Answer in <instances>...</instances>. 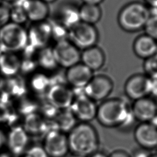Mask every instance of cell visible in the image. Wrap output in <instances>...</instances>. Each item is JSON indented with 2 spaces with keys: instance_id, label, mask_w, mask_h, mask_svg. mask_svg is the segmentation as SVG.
Here are the masks:
<instances>
[{
  "instance_id": "cell-31",
  "label": "cell",
  "mask_w": 157,
  "mask_h": 157,
  "mask_svg": "<svg viewBox=\"0 0 157 157\" xmlns=\"http://www.w3.org/2000/svg\"><path fill=\"white\" fill-rule=\"evenodd\" d=\"M22 157H48L42 145H29Z\"/></svg>"
},
{
  "instance_id": "cell-45",
  "label": "cell",
  "mask_w": 157,
  "mask_h": 157,
  "mask_svg": "<svg viewBox=\"0 0 157 157\" xmlns=\"http://www.w3.org/2000/svg\"><path fill=\"white\" fill-rule=\"evenodd\" d=\"M42 1H44L45 2H46V3H50V2H54V1H55L56 0H42Z\"/></svg>"
},
{
  "instance_id": "cell-19",
  "label": "cell",
  "mask_w": 157,
  "mask_h": 157,
  "mask_svg": "<svg viewBox=\"0 0 157 157\" xmlns=\"http://www.w3.org/2000/svg\"><path fill=\"white\" fill-rule=\"evenodd\" d=\"M22 7L25 10L28 19L33 23L45 21L49 13L47 3L42 0H26Z\"/></svg>"
},
{
  "instance_id": "cell-11",
  "label": "cell",
  "mask_w": 157,
  "mask_h": 157,
  "mask_svg": "<svg viewBox=\"0 0 157 157\" xmlns=\"http://www.w3.org/2000/svg\"><path fill=\"white\" fill-rule=\"evenodd\" d=\"M113 87L112 80L104 75L93 76L83 90V93L93 101H103L111 93Z\"/></svg>"
},
{
  "instance_id": "cell-26",
  "label": "cell",
  "mask_w": 157,
  "mask_h": 157,
  "mask_svg": "<svg viewBox=\"0 0 157 157\" xmlns=\"http://www.w3.org/2000/svg\"><path fill=\"white\" fill-rule=\"evenodd\" d=\"M37 61L38 66L47 71L55 69L58 65L55 59L52 48L48 46L38 50L37 53Z\"/></svg>"
},
{
  "instance_id": "cell-37",
  "label": "cell",
  "mask_w": 157,
  "mask_h": 157,
  "mask_svg": "<svg viewBox=\"0 0 157 157\" xmlns=\"http://www.w3.org/2000/svg\"><path fill=\"white\" fill-rule=\"evenodd\" d=\"M6 144V134L0 127V151L2 150Z\"/></svg>"
},
{
  "instance_id": "cell-4",
  "label": "cell",
  "mask_w": 157,
  "mask_h": 157,
  "mask_svg": "<svg viewBox=\"0 0 157 157\" xmlns=\"http://www.w3.org/2000/svg\"><path fill=\"white\" fill-rule=\"evenodd\" d=\"M28 45V32L23 25L11 21L0 26V52L17 53Z\"/></svg>"
},
{
  "instance_id": "cell-28",
  "label": "cell",
  "mask_w": 157,
  "mask_h": 157,
  "mask_svg": "<svg viewBox=\"0 0 157 157\" xmlns=\"http://www.w3.org/2000/svg\"><path fill=\"white\" fill-rule=\"evenodd\" d=\"M10 20L11 22L23 25L28 20L25 9L22 6H13L10 10Z\"/></svg>"
},
{
  "instance_id": "cell-38",
  "label": "cell",
  "mask_w": 157,
  "mask_h": 157,
  "mask_svg": "<svg viewBox=\"0 0 157 157\" xmlns=\"http://www.w3.org/2000/svg\"><path fill=\"white\" fill-rule=\"evenodd\" d=\"M144 3L149 7H154L157 6V0H144Z\"/></svg>"
},
{
  "instance_id": "cell-21",
  "label": "cell",
  "mask_w": 157,
  "mask_h": 157,
  "mask_svg": "<svg viewBox=\"0 0 157 157\" xmlns=\"http://www.w3.org/2000/svg\"><path fill=\"white\" fill-rule=\"evenodd\" d=\"M80 61L93 72L100 69L104 66L105 55L103 51L95 45L82 50Z\"/></svg>"
},
{
  "instance_id": "cell-30",
  "label": "cell",
  "mask_w": 157,
  "mask_h": 157,
  "mask_svg": "<svg viewBox=\"0 0 157 157\" xmlns=\"http://www.w3.org/2000/svg\"><path fill=\"white\" fill-rule=\"evenodd\" d=\"M15 118L9 103L0 101V125L13 122Z\"/></svg>"
},
{
  "instance_id": "cell-9",
  "label": "cell",
  "mask_w": 157,
  "mask_h": 157,
  "mask_svg": "<svg viewBox=\"0 0 157 157\" xmlns=\"http://www.w3.org/2000/svg\"><path fill=\"white\" fill-rule=\"evenodd\" d=\"M29 146V135L22 125L12 126L6 133V144L9 153L14 157H22Z\"/></svg>"
},
{
  "instance_id": "cell-48",
  "label": "cell",
  "mask_w": 157,
  "mask_h": 157,
  "mask_svg": "<svg viewBox=\"0 0 157 157\" xmlns=\"http://www.w3.org/2000/svg\"><path fill=\"white\" fill-rule=\"evenodd\" d=\"M1 0H0V4H1Z\"/></svg>"
},
{
  "instance_id": "cell-29",
  "label": "cell",
  "mask_w": 157,
  "mask_h": 157,
  "mask_svg": "<svg viewBox=\"0 0 157 157\" xmlns=\"http://www.w3.org/2000/svg\"><path fill=\"white\" fill-rule=\"evenodd\" d=\"M143 66L145 74L151 79L157 78V54L145 59Z\"/></svg>"
},
{
  "instance_id": "cell-32",
  "label": "cell",
  "mask_w": 157,
  "mask_h": 157,
  "mask_svg": "<svg viewBox=\"0 0 157 157\" xmlns=\"http://www.w3.org/2000/svg\"><path fill=\"white\" fill-rule=\"evenodd\" d=\"M144 29L145 34L157 41V17L150 16Z\"/></svg>"
},
{
  "instance_id": "cell-23",
  "label": "cell",
  "mask_w": 157,
  "mask_h": 157,
  "mask_svg": "<svg viewBox=\"0 0 157 157\" xmlns=\"http://www.w3.org/2000/svg\"><path fill=\"white\" fill-rule=\"evenodd\" d=\"M80 21L94 25L99 21L102 12L99 6L85 4L78 9Z\"/></svg>"
},
{
  "instance_id": "cell-8",
  "label": "cell",
  "mask_w": 157,
  "mask_h": 157,
  "mask_svg": "<svg viewBox=\"0 0 157 157\" xmlns=\"http://www.w3.org/2000/svg\"><path fill=\"white\" fill-rule=\"evenodd\" d=\"M45 96L47 102L59 110L69 109L75 98L73 90L63 83H52Z\"/></svg>"
},
{
  "instance_id": "cell-20",
  "label": "cell",
  "mask_w": 157,
  "mask_h": 157,
  "mask_svg": "<svg viewBox=\"0 0 157 157\" xmlns=\"http://www.w3.org/2000/svg\"><path fill=\"white\" fill-rule=\"evenodd\" d=\"M21 70V58L16 53L0 52V75L15 77Z\"/></svg>"
},
{
  "instance_id": "cell-42",
  "label": "cell",
  "mask_w": 157,
  "mask_h": 157,
  "mask_svg": "<svg viewBox=\"0 0 157 157\" xmlns=\"http://www.w3.org/2000/svg\"><path fill=\"white\" fill-rule=\"evenodd\" d=\"M152 126H153L154 127H155L156 128H157V115H155L149 122Z\"/></svg>"
},
{
  "instance_id": "cell-3",
  "label": "cell",
  "mask_w": 157,
  "mask_h": 157,
  "mask_svg": "<svg viewBox=\"0 0 157 157\" xmlns=\"http://www.w3.org/2000/svg\"><path fill=\"white\" fill-rule=\"evenodd\" d=\"M150 16L149 7L145 3L134 1L126 4L120 10L118 23L125 31L137 32L144 28Z\"/></svg>"
},
{
  "instance_id": "cell-18",
  "label": "cell",
  "mask_w": 157,
  "mask_h": 157,
  "mask_svg": "<svg viewBox=\"0 0 157 157\" xmlns=\"http://www.w3.org/2000/svg\"><path fill=\"white\" fill-rule=\"evenodd\" d=\"M132 48L137 57L145 60L156 54L157 41L147 34H143L135 39Z\"/></svg>"
},
{
  "instance_id": "cell-24",
  "label": "cell",
  "mask_w": 157,
  "mask_h": 157,
  "mask_svg": "<svg viewBox=\"0 0 157 157\" xmlns=\"http://www.w3.org/2000/svg\"><path fill=\"white\" fill-rule=\"evenodd\" d=\"M53 121L58 129L66 134L68 133L77 124V119L69 109L59 110Z\"/></svg>"
},
{
  "instance_id": "cell-46",
  "label": "cell",
  "mask_w": 157,
  "mask_h": 157,
  "mask_svg": "<svg viewBox=\"0 0 157 157\" xmlns=\"http://www.w3.org/2000/svg\"><path fill=\"white\" fill-rule=\"evenodd\" d=\"M149 157H157V153H151Z\"/></svg>"
},
{
  "instance_id": "cell-35",
  "label": "cell",
  "mask_w": 157,
  "mask_h": 157,
  "mask_svg": "<svg viewBox=\"0 0 157 157\" xmlns=\"http://www.w3.org/2000/svg\"><path fill=\"white\" fill-rule=\"evenodd\" d=\"M150 96L157 101V78L151 79Z\"/></svg>"
},
{
  "instance_id": "cell-12",
  "label": "cell",
  "mask_w": 157,
  "mask_h": 157,
  "mask_svg": "<svg viewBox=\"0 0 157 157\" xmlns=\"http://www.w3.org/2000/svg\"><path fill=\"white\" fill-rule=\"evenodd\" d=\"M151 79L145 74H136L129 77L124 84L126 96L133 101L150 96Z\"/></svg>"
},
{
  "instance_id": "cell-47",
  "label": "cell",
  "mask_w": 157,
  "mask_h": 157,
  "mask_svg": "<svg viewBox=\"0 0 157 157\" xmlns=\"http://www.w3.org/2000/svg\"><path fill=\"white\" fill-rule=\"evenodd\" d=\"M5 1H7V2H13V3H14L17 0H5Z\"/></svg>"
},
{
  "instance_id": "cell-1",
  "label": "cell",
  "mask_w": 157,
  "mask_h": 157,
  "mask_svg": "<svg viewBox=\"0 0 157 157\" xmlns=\"http://www.w3.org/2000/svg\"><path fill=\"white\" fill-rule=\"evenodd\" d=\"M96 119L104 127L126 129L136 121L129 105L121 98L103 101L98 106Z\"/></svg>"
},
{
  "instance_id": "cell-41",
  "label": "cell",
  "mask_w": 157,
  "mask_h": 157,
  "mask_svg": "<svg viewBox=\"0 0 157 157\" xmlns=\"http://www.w3.org/2000/svg\"><path fill=\"white\" fill-rule=\"evenodd\" d=\"M149 9H150V12L151 16L157 17V6L149 8Z\"/></svg>"
},
{
  "instance_id": "cell-10",
  "label": "cell",
  "mask_w": 157,
  "mask_h": 157,
  "mask_svg": "<svg viewBox=\"0 0 157 157\" xmlns=\"http://www.w3.org/2000/svg\"><path fill=\"white\" fill-rule=\"evenodd\" d=\"M70 110L77 121L82 123H90L96 119L98 105L96 102L83 93L75 94V98L71 104Z\"/></svg>"
},
{
  "instance_id": "cell-17",
  "label": "cell",
  "mask_w": 157,
  "mask_h": 157,
  "mask_svg": "<svg viewBox=\"0 0 157 157\" xmlns=\"http://www.w3.org/2000/svg\"><path fill=\"white\" fill-rule=\"evenodd\" d=\"M23 94V85L15 77L0 79V101L9 103L11 99L19 98Z\"/></svg>"
},
{
  "instance_id": "cell-15",
  "label": "cell",
  "mask_w": 157,
  "mask_h": 157,
  "mask_svg": "<svg viewBox=\"0 0 157 157\" xmlns=\"http://www.w3.org/2000/svg\"><path fill=\"white\" fill-rule=\"evenodd\" d=\"M93 76V71L81 62L67 69L65 74L66 82L75 89L83 90Z\"/></svg>"
},
{
  "instance_id": "cell-22",
  "label": "cell",
  "mask_w": 157,
  "mask_h": 157,
  "mask_svg": "<svg viewBox=\"0 0 157 157\" xmlns=\"http://www.w3.org/2000/svg\"><path fill=\"white\" fill-rule=\"evenodd\" d=\"M23 128L30 134H45L47 131V120L44 119L39 113H34L25 117Z\"/></svg>"
},
{
  "instance_id": "cell-49",
  "label": "cell",
  "mask_w": 157,
  "mask_h": 157,
  "mask_svg": "<svg viewBox=\"0 0 157 157\" xmlns=\"http://www.w3.org/2000/svg\"><path fill=\"white\" fill-rule=\"evenodd\" d=\"M156 54H157V51H156Z\"/></svg>"
},
{
  "instance_id": "cell-51",
  "label": "cell",
  "mask_w": 157,
  "mask_h": 157,
  "mask_svg": "<svg viewBox=\"0 0 157 157\" xmlns=\"http://www.w3.org/2000/svg\"></svg>"
},
{
  "instance_id": "cell-33",
  "label": "cell",
  "mask_w": 157,
  "mask_h": 157,
  "mask_svg": "<svg viewBox=\"0 0 157 157\" xmlns=\"http://www.w3.org/2000/svg\"><path fill=\"white\" fill-rule=\"evenodd\" d=\"M10 10L7 6L0 4V26L9 22Z\"/></svg>"
},
{
  "instance_id": "cell-13",
  "label": "cell",
  "mask_w": 157,
  "mask_h": 157,
  "mask_svg": "<svg viewBox=\"0 0 157 157\" xmlns=\"http://www.w3.org/2000/svg\"><path fill=\"white\" fill-rule=\"evenodd\" d=\"M28 45L40 50L48 47L52 38L50 23L46 21L33 23L27 29Z\"/></svg>"
},
{
  "instance_id": "cell-7",
  "label": "cell",
  "mask_w": 157,
  "mask_h": 157,
  "mask_svg": "<svg viewBox=\"0 0 157 157\" xmlns=\"http://www.w3.org/2000/svg\"><path fill=\"white\" fill-rule=\"evenodd\" d=\"M42 145L48 157H65L69 151L67 135L58 129L47 132Z\"/></svg>"
},
{
  "instance_id": "cell-34",
  "label": "cell",
  "mask_w": 157,
  "mask_h": 157,
  "mask_svg": "<svg viewBox=\"0 0 157 157\" xmlns=\"http://www.w3.org/2000/svg\"><path fill=\"white\" fill-rule=\"evenodd\" d=\"M151 153L150 150L139 147L135 148L130 154V156L131 157H149Z\"/></svg>"
},
{
  "instance_id": "cell-2",
  "label": "cell",
  "mask_w": 157,
  "mask_h": 157,
  "mask_svg": "<svg viewBox=\"0 0 157 157\" xmlns=\"http://www.w3.org/2000/svg\"><path fill=\"white\" fill-rule=\"evenodd\" d=\"M67 135L72 154L88 157L98 150V132L90 123H77Z\"/></svg>"
},
{
  "instance_id": "cell-36",
  "label": "cell",
  "mask_w": 157,
  "mask_h": 157,
  "mask_svg": "<svg viewBox=\"0 0 157 157\" xmlns=\"http://www.w3.org/2000/svg\"><path fill=\"white\" fill-rule=\"evenodd\" d=\"M108 157H131V156L130 154H129L125 150L118 149L110 153L108 155Z\"/></svg>"
},
{
  "instance_id": "cell-6",
  "label": "cell",
  "mask_w": 157,
  "mask_h": 157,
  "mask_svg": "<svg viewBox=\"0 0 157 157\" xmlns=\"http://www.w3.org/2000/svg\"><path fill=\"white\" fill-rule=\"evenodd\" d=\"M52 50L58 66L67 69L80 62V50L68 39L56 42Z\"/></svg>"
},
{
  "instance_id": "cell-16",
  "label": "cell",
  "mask_w": 157,
  "mask_h": 157,
  "mask_svg": "<svg viewBox=\"0 0 157 157\" xmlns=\"http://www.w3.org/2000/svg\"><path fill=\"white\" fill-rule=\"evenodd\" d=\"M134 138L141 148L150 151L157 148V128L150 123H139L134 128Z\"/></svg>"
},
{
  "instance_id": "cell-43",
  "label": "cell",
  "mask_w": 157,
  "mask_h": 157,
  "mask_svg": "<svg viewBox=\"0 0 157 157\" xmlns=\"http://www.w3.org/2000/svg\"><path fill=\"white\" fill-rule=\"evenodd\" d=\"M0 157H12V156L9 153L8 151L7 152H6L1 150L0 151Z\"/></svg>"
},
{
  "instance_id": "cell-40",
  "label": "cell",
  "mask_w": 157,
  "mask_h": 157,
  "mask_svg": "<svg viewBox=\"0 0 157 157\" xmlns=\"http://www.w3.org/2000/svg\"><path fill=\"white\" fill-rule=\"evenodd\" d=\"M83 3L85 4H93V5H99L104 0H82Z\"/></svg>"
},
{
  "instance_id": "cell-5",
  "label": "cell",
  "mask_w": 157,
  "mask_h": 157,
  "mask_svg": "<svg viewBox=\"0 0 157 157\" xmlns=\"http://www.w3.org/2000/svg\"><path fill=\"white\" fill-rule=\"evenodd\" d=\"M68 40L80 50H84L95 46L98 32L94 25L80 21L69 29Z\"/></svg>"
},
{
  "instance_id": "cell-44",
  "label": "cell",
  "mask_w": 157,
  "mask_h": 157,
  "mask_svg": "<svg viewBox=\"0 0 157 157\" xmlns=\"http://www.w3.org/2000/svg\"><path fill=\"white\" fill-rule=\"evenodd\" d=\"M67 157H86V156H81V155H78L72 154L71 155H70V156H69Z\"/></svg>"
},
{
  "instance_id": "cell-39",
  "label": "cell",
  "mask_w": 157,
  "mask_h": 157,
  "mask_svg": "<svg viewBox=\"0 0 157 157\" xmlns=\"http://www.w3.org/2000/svg\"><path fill=\"white\" fill-rule=\"evenodd\" d=\"M88 157H108V155L102 151L98 150Z\"/></svg>"
},
{
  "instance_id": "cell-27",
  "label": "cell",
  "mask_w": 157,
  "mask_h": 157,
  "mask_svg": "<svg viewBox=\"0 0 157 157\" xmlns=\"http://www.w3.org/2000/svg\"><path fill=\"white\" fill-rule=\"evenodd\" d=\"M51 85L50 78L42 73L34 74L30 80V87L37 94H46Z\"/></svg>"
},
{
  "instance_id": "cell-14",
  "label": "cell",
  "mask_w": 157,
  "mask_h": 157,
  "mask_svg": "<svg viewBox=\"0 0 157 157\" xmlns=\"http://www.w3.org/2000/svg\"><path fill=\"white\" fill-rule=\"evenodd\" d=\"M131 110L136 121L148 123L157 115V101L149 96L140 98L133 101Z\"/></svg>"
},
{
  "instance_id": "cell-50",
  "label": "cell",
  "mask_w": 157,
  "mask_h": 157,
  "mask_svg": "<svg viewBox=\"0 0 157 157\" xmlns=\"http://www.w3.org/2000/svg\"><path fill=\"white\" fill-rule=\"evenodd\" d=\"M12 157H14V156H12Z\"/></svg>"
},
{
  "instance_id": "cell-25",
  "label": "cell",
  "mask_w": 157,
  "mask_h": 157,
  "mask_svg": "<svg viewBox=\"0 0 157 157\" xmlns=\"http://www.w3.org/2000/svg\"><path fill=\"white\" fill-rule=\"evenodd\" d=\"M57 21L69 29L80 21L78 9L72 6L63 7L59 10V18Z\"/></svg>"
}]
</instances>
